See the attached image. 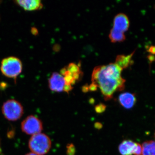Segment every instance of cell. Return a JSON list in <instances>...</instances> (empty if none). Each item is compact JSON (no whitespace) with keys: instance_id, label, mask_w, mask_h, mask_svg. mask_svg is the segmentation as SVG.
<instances>
[{"instance_id":"6da1fadb","label":"cell","mask_w":155,"mask_h":155,"mask_svg":"<svg viewBox=\"0 0 155 155\" xmlns=\"http://www.w3.org/2000/svg\"><path fill=\"white\" fill-rule=\"evenodd\" d=\"M122 70L115 63L96 67L91 76L92 83L99 88L105 101L111 99L116 92L125 89V81Z\"/></svg>"},{"instance_id":"7a4b0ae2","label":"cell","mask_w":155,"mask_h":155,"mask_svg":"<svg viewBox=\"0 0 155 155\" xmlns=\"http://www.w3.org/2000/svg\"><path fill=\"white\" fill-rule=\"evenodd\" d=\"M51 147L50 137L43 133H38L31 137L28 142V147L34 153L44 155L49 151Z\"/></svg>"},{"instance_id":"3957f363","label":"cell","mask_w":155,"mask_h":155,"mask_svg":"<svg viewBox=\"0 0 155 155\" xmlns=\"http://www.w3.org/2000/svg\"><path fill=\"white\" fill-rule=\"evenodd\" d=\"M22 69V62L16 57L5 58L1 63V72L5 76L10 78H16L21 73Z\"/></svg>"},{"instance_id":"277c9868","label":"cell","mask_w":155,"mask_h":155,"mask_svg":"<svg viewBox=\"0 0 155 155\" xmlns=\"http://www.w3.org/2000/svg\"><path fill=\"white\" fill-rule=\"evenodd\" d=\"M2 112L4 117L10 121L19 120L23 115V107L18 101L9 100L4 103L2 107Z\"/></svg>"},{"instance_id":"5b68a950","label":"cell","mask_w":155,"mask_h":155,"mask_svg":"<svg viewBox=\"0 0 155 155\" xmlns=\"http://www.w3.org/2000/svg\"><path fill=\"white\" fill-rule=\"evenodd\" d=\"M21 127L22 132L32 136L41 133L43 128L41 120L33 115L27 116L23 120Z\"/></svg>"},{"instance_id":"8992f818","label":"cell","mask_w":155,"mask_h":155,"mask_svg":"<svg viewBox=\"0 0 155 155\" xmlns=\"http://www.w3.org/2000/svg\"><path fill=\"white\" fill-rule=\"evenodd\" d=\"M48 85L50 89L56 92H65L69 93L72 90V86L67 85L64 76L58 72H54L49 78Z\"/></svg>"},{"instance_id":"52a82bcc","label":"cell","mask_w":155,"mask_h":155,"mask_svg":"<svg viewBox=\"0 0 155 155\" xmlns=\"http://www.w3.org/2000/svg\"><path fill=\"white\" fill-rule=\"evenodd\" d=\"M129 26L130 21L127 15L120 13L115 16L113 28L125 33L128 30Z\"/></svg>"},{"instance_id":"ba28073f","label":"cell","mask_w":155,"mask_h":155,"mask_svg":"<svg viewBox=\"0 0 155 155\" xmlns=\"http://www.w3.org/2000/svg\"><path fill=\"white\" fill-rule=\"evenodd\" d=\"M135 94L125 92L119 95L118 101L121 106L127 110L132 109L137 102Z\"/></svg>"},{"instance_id":"9c48e42d","label":"cell","mask_w":155,"mask_h":155,"mask_svg":"<svg viewBox=\"0 0 155 155\" xmlns=\"http://www.w3.org/2000/svg\"><path fill=\"white\" fill-rule=\"evenodd\" d=\"M137 143L130 140H125L119 144V151L121 155H134Z\"/></svg>"},{"instance_id":"30bf717a","label":"cell","mask_w":155,"mask_h":155,"mask_svg":"<svg viewBox=\"0 0 155 155\" xmlns=\"http://www.w3.org/2000/svg\"><path fill=\"white\" fill-rule=\"evenodd\" d=\"M16 2L25 11H36L40 10L43 7L41 2L40 0L16 1Z\"/></svg>"},{"instance_id":"8fae6325","label":"cell","mask_w":155,"mask_h":155,"mask_svg":"<svg viewBox=\"0 0 155 155\" xmlns=\"http://www.w3.org/2000/svg\"><path fill=\"white\" fill-rule=\"evenodd\" d=\"M135 51H134L131 54L127 55H119L116 57L115 64L122 70L130 67L134 62L132 60V57Z\"/></svg>"},{"instance_id":"7c38bea8","label":"cell","mask_w":155,"mask_h":155,"mask_svg":"<svg viewBox=\"0 0 155 155\" xmlns=\"http://www.w3.org/2000/svg\"><path fill=\"white\" fill-rule=\"evenodd\" d=\"M64 71L68 75L73 78L76 82L81 79L83 75L79 66L74 63H70L67 67H64Z\"/></svg>"},{"instance_id":"4fadbf2b","label":"cell","mask_w":155,"mask_h":155,"mask_svg":"<svg viewBox=\"0 0 155 155\" xmlns=\"http://www.w3.org/2000/svg\"><path fill=\"white\" fill-rule=\"evenodd\" d=\"M141 146V155H155V141L148 140L145 141Z\"/></svg>"},{"instance_id":"5bb4252c","label":"cell","mask_w":155,"mask_h":155,"mask_svg":"<svg viewBox=\"0 0 155 155\" xmlns=\"http://www.w3.org/2000/svg\"><path fill=\"white\" fill-rule=\"evenodd\" d=\"M109 38L112 42H121L125 40L126 37L124 32L112 28L109 34Z\"/></svg>"},{"instance_id":"9a60e30c","label":"cell","mask_w":155,"mask_h":155,"mask_svg":"<svg viewBox=\"0 0 155 155\" xmlns=\"http://www.w3.org/2000/svg\"><path fill=\"white\" fill-rule=\"evenodd\" d=\"M76 152L75 148L72 143L68 144L67 146V155H75Z\"/></svg>"},{"instance_id":"2e32d148","label":"cell","mask_w":155,"mask_h":155,"mask_svg":"<svg viewBox=\"0 0 155 155\" xmlns=\"http://www.w3.org/2000/svg\"><path fill=\"white\" fill-rule=\"evenodd\" d=\"M106 109V106L103 104H100L96 106L95 107V110L97 114L103 113Z\"/></svg>"},{"instance_id":"e0dca14e","label":"cell","mask_w":155,"mask_h":155,"mask_svg":"<svg viewBox=\"0 0 155 155\" xmlns=\"http://www.w3.org/2000/svg\"><path fill=\"white\" fill-rule=\"evenodd\" d=\"M142 154V146L140 143H137L136 148L135 152L134 155H141Z\"/></svg>"},{"instance_id":"ac0fdd59","label":"cell","mask_w":155,"mask_h":155,"mask_svg":"<svg viewBox=\"0 0 155 155\" xmlns=\"http://www.w3.org/2000/svg\"><path fill=\"white\" fill-rule=\"evenodd\" d=\"M150 52L153 54H155V47L151 46L149 48Z\"/></svg>"},{"instance_id":"d6986e66","label":"cell","mask_w":155,"mask_h":155,"mask_svg":"<svg viewBox=\"0 0 155 155\" xmlns=\"http://www.w3.org/2000/svg\"><path fill=\"white\" fill-rule=\"evenodd\" d=\"M25 155H38L34 153H27V154H26Z\"/></svg>"},{"instance_id":"ffe728a7","label":"cell","mask_w":155,"mask_h":155,"mask_svg":"<svg viewBox=\"0 0 155 155\" xmlns=\"http://www.w3.org/2000/svg\"><path fill=\"white\" fill-rule=\"evenodd\" d=\"M1 152H2V150H1V140H0V153H1Z\"/></svg>"},{"instance_id":"44dd1931","label":"cell","mask_w":155,"mask_h":155,"mask_svg":"<svg viewBox=\"0 0 155 155\" xmlns=\"http://www.w3.org/2000/svg\"></svg>"}]
</instances>
